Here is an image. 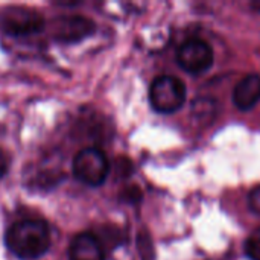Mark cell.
<instances>
[{
	"mask_svg": "<svg viewBox=\"0 0 260 260\" xmlns=\"http://www.w3.org/2000/svg\"><path fill=\"white\" fill-rule=\"evenodd\" d=\"M5 244L20 259H37L50 247L49 225L41 219L18 221L8 229Z\"/></svg>",
	"mask_w": 260,
	"mask_h": 260,
	"instance_id": "obj_1",
	"label": "cell"
},
{
	"mask_svg": "<svg viewBox=\"0 0 260 260\" xmlns=\"http://www.w3.org/2000/svg\"><path fill=\"white\" fill-rule=\"evenodd\" d=\"M110 172L107 155L98 148H85L73 158L75 177L88 186H101Z\"/></svg>",
	"mask_w": 260,
	"mask_h": 260,
	"instance_id": "obj_3",
	"label": "cell"
},
{
	"mask_svg": "<svg viewBox=\"0 0 260 260\" xmlns=\"http://www.w3.org/2000/svg\"><path fill=\"white\" fill-rule=\"evenodd\" d=\"M213 50L203 40H187L184 41L178 52L177 61L183 70L190 75H201L213 66Z\"/></svg>",
	"mask_w": 260,
	"mask_h": 260,
	"instance_id": "obj_5",
	"label": "cell"
},
{
	"mask_svg": "<svg viewBox=\"0 0 260 260\" xmlns=\"http://www.w3.org/2000/svg\"><path fill=\"white\" fill-rule=\"evenodd\" d=\"M46 26L41 12L26 6H9L0 12V27L11 35H32Z\"/></svg>",
	"mask_w": 260,
	"mask_h": 260,
	"instance_id": "obj_4",
	"label": "cell"
},
{
	"mask_svg": "<svg viewBox=\"0 0 260 260\" xmlns=\"http://www.w3.org/2000/svg\"><path fill=\"white\" fill-rule=\"evenodd\" d=\"M244 250L250 260H260V229L247 238Z\"/></svg>",
	"mask_w": 260,
	"mask_h": 260,
	"instance_id": "obj_9",
	"label": "cell"
},
{
	"mask_svg": "<svg viewBox=\"0 0 260 260\" xmlns=\"http://www.w3.org/2000/svg\"><path fill=\"white\" fill-rule=\"evenodd\" d=\"M248 206H250L253 213H256V215L260 216V186L254 187L250 192V195H248Z\"/></svg>",
	"mask_w": 260,
	"mask_h": 260,
	"instance_id": "obj_10",
	"label": "cell"
},
{
	"mask_svg": "<svg viewBox=\"0 0 260 260\" xmlns=\"http://www.w3.org/2000/svg\"><path fill=\"white\" fill-rule=\"evenodd\" d=\"M69 260H105V251L91 233H79L69 248Z\"/></svg>",
	"mask_w": 260,
	"mask_h": 260,
	"instance_id": "obj_7",
	"label": "cell"
},
{
	"mask_svg": "<svg viewBox=\"0 0 260 260\" xmlns=\"http://www.w3.org/2000/svg\"><path fill=\"white\" fill-rule=\"evenodd\" d=\"M149 102L157 113H175L186 102V85L175 76H158L151 84Z\"/></svg>",
	"mask_w": 260,
	"mask_h": 260,
	"instance_id": "obj_2",
	"label": "cell"
},
{
	"mask_svg": "<svg viewBox=\"0 0 260 260\" xmlns=\"http://www.w3.org/2000/svg\"><path fill=\"white\" fill-rule=\"evenodd\" d=\"M96 26L91 20L81 15L58 17L52 23L53 38L61 43H76L94 32Z\"/></svg>",
	"mask_w": 260,
	"mask_h": 260,
	"instance_id": "obj_6",
	"label": "cell"
},
{
	"mask_svg": "<svg viewBox=\"0 0 260 260\" xmlns=\"http://www.w3.org/2000/svg\"><path fill=\"white\" fill-rule=\"evenodd\" d=\"M260 101V75H248L233 90V104L242 110H251Z\"/></svg>",
	"mask_w": 260,
	"mask_h": 260,
	"instance_id": "obj_8",
	"label": "cell"
},
{
	"mask_svg": "<svg viewBox=\"0 0 260 260\" xmlns=\"http://www.w3.org/2000/svg\"><path fill=\"white\" fill-rule=\"evenodd\" d=\"M5 171H6V161H5V158H3V155L0 152V178L3 177Z\"/></svg>",
	"mask_w": 260,
	"mask_h": 260,
	"instance_id": "obj_11",
	"label": "cell"
}]
</instances>
